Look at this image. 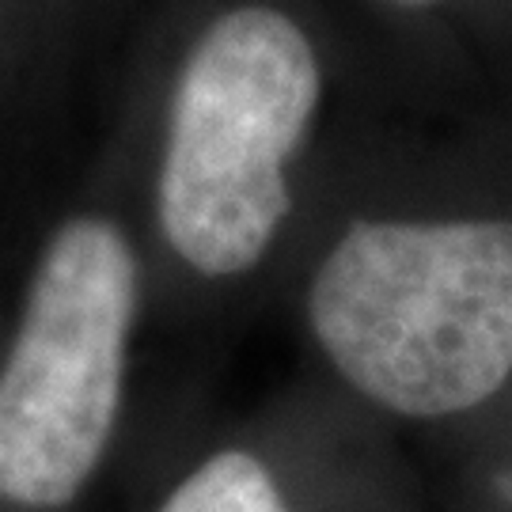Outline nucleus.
<instances>
[{
	"label": "nucleus",
	"instance_id": "f257e3e1",
	"mask_svg": "<svg viewBox=\"0 0 512 512\" xmlns=\"http://www.w3.org/2000/svg\"><path fill=\"white\" fill-rule=\"evenodd\" d=\"M308 311L365 399L406 418L471 410L512 372V220L353 224Z\"/></svg>",
	"mask_w": 512,
	"mask_h": 512
},
{
	"label": "nucleus",
	"instance_id": "f03ea898",
	"mask_svg": "<svg viewBox=\"0 0 512 512\" xmlns=\"http://www.w3.org/2000/svg\"><path fill=\"white\" fill-rule=\"evenodd\" d=\"M319 103V61L293 19L243 4L186 61L160 171V224L194 270H251L289 213L285 164Z\"/></svg>",
	"mask_w": 512,
	"mask_h": 512
},
{
	"label": "nucleus",
	"instance_id": "7ed1b4c3",
	"mask_svg": "<svg viewBox=\"0 0 512 512\" xmlns=\"http://www.w3.org/2000/svg\"><path fill=\"white\" fill-rule=\"evenodd\" d=\"M133 308L126 236L99 217L69 220L38 262L0 372V501L65 509L88 486L118 421Z\"/></svg>",
	"mask_w": 512,
	"mask_h": 512
},
{
	"label": "nucleus",
	"instance_id": "20e7f679",
	"mask_svg": "<svg viewBox=\"0 0 512 512\" xmlns=\"http://www.w3.org/2000/svg\"><path fill=\"white\" fill-rule=\"evenodd\" d=\"M160 512H293L266 463L251 452H217L171 490Z\"/></svg>",
	"mask_w": 512,
	"mask_h": 512
},
{
	"label": "nucleus",
	"instance_id": "39448f33",
	"mask_svg": "<svg viewBox=\"0 0 512 512\" xmlns=\"http://www.w3.org/2000/svg\"><path fill=\"white\" fill-rule=\"evenodd\" d=\"M395 4H433V0H395Z\"/></svg>",
	"mask_w": 512,
	"mask_h": 512
}]
</instances>
